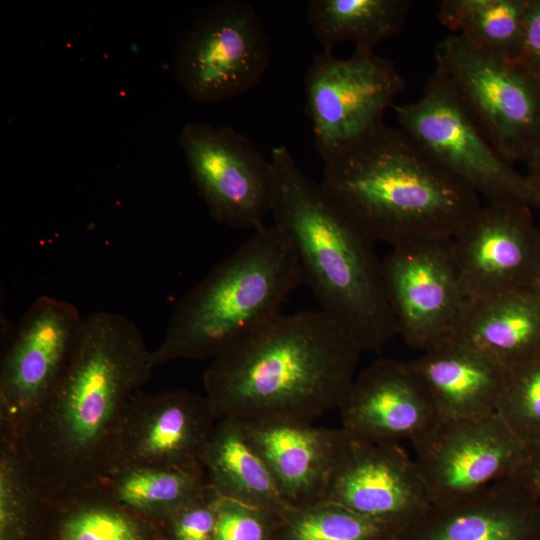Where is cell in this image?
Instances as JSON below:
<instances>
[{
    "instance_id": "6da1fadb",
    "label": "cell",
    "mask_w": 540,
    "mask_h": 540,
    "mask_svg": "<svg viewBox=\"0 0 540 540\" xmlns=\"http://www.w3.org/2000/svg\"><path fill=\"white\" fill-rule=\"evenodd\" d=\"M153 369L136 323L112 311L84 317L63 375L16 443L47 500L95 487L110 474L127 404Z\"/></svg>"
},
{
    "instance_id": "7a4b0ae2",
    "label": "cell",
    "mask_w": 540,
    "mask_h": 540,
    "mask_svg": "<svg viewBox=\"0 0 540 540\" xmlns=\"http://www.w3.org/2000/svg\"><path fill=\"white\" fill-rule=\"evenodd\" d=\"M361 352L319 309L281 313L211 359L205 395L218 418L311 423L339 408Z\"/></svg>"
},
{
    "instance_id": "3957f363",
    "label": "cell",
    "mask_w": 540,
    "mask_h": 540,
    "mask_svg": "<svg viewBox=\"0 0 540 540\" xmlns=\"http://www.w3.org/2000/svg\"><path fill=\"white\" fill-rule=\"evenodd\" d=\"M270 214L289 239L302 283L319 310L362 351L398 335L375 242L338 207L321 182L307 176L285 146L274 147Z\"/></svg>"
},
{
    "instance_id": "277c9868",
    "label": "cell",
    "mask_w": 540,
    "mask_h": 540,
    "mask_svg": "<svg viewBox=\"0 0 540 540\" xmlns=\"http://www.w3.org/2000/svg\"><path fill=\"white\" fill-rule=\"evenodd\" d=\"M321 184L372 241L452 239L481 198L384 123L324 161Z\"/></svg>"
},
{
    "instance_id": "5b68a950",
    "label": "cell",
    "mask_w": 540,
    "mask_h": 540,
    "mask_svg": "<svg viewBox=\"0 0 540 540\" xmlns=\"http://www.w3.org/2000/svg\"><path fill=\"white\" fill-rule=\"evenodd\" d=\"M302 283L287 236L263 225L176 303L164 338L151 350L154 368L176 360L213 359L281 314Z\"/></svg>"
},
{
    "instance_id": "8992f818",
    "label": "cell",
    "mask_w": 540,
    "mask_h": 540,
    "mask_svg": "<svg viewBox=\"0 0 540 540\" xmlns=\"http://www.w3.org/2000/svg\"><path fill=\"white\" fill-rule=\"evenodd\" d=\"M392 109L401 130L487 203L540 210V197L528 176L489 142L441 69H434L417 100Z\"/></svg>"
},
{
    "instance_id": "52a82bcc",
    "label": "cell",
    "mask_w": 540,
    "mask_h": 540,
    "mask_svg": "<svg viewBox=\"0 0 540 540\" xmlns=\"http://www.w3.org/2000/svg\"><path fill=\"white\" fill-rule=\"evenodd\" d=\"M436 67L481 131L508 162L540 153V80L524 66L479 49L460 35L439 42Z\"/></svg>"
},
{
    "instance_id": "ba28073f",
    "label": "cell",
    "mask_w": 540,
    "mask_h": 540,
    "mask_svg": "<svg viewBox=\"0 0 540 540\" xmlns=\"http://www.w3.org/2000/svg\"><path fill=\"white\" fill-rule=\"evenodd\" d=\"M270 59V38L255 9L225 0L201 15L184 36L174 74L193 101L212 103L256 87Z\"/></svg>"
},
{
    "instance_id": "9c48e42d",
    "label": "cell",
    "mask_w": 540,
    "mask_h": 540,
    "mask_svg": "<svg viewBox=\"0 0 540 540\" xmlns=\"http://www.w3.org/2000/svg\"><path fill=\"white\" fill-rule=\"evenodd\" d=\"M394 63L375 52L338 58L318 53L305 76L306 111L314 141L327 160L383 124V116L404 89Z\"/></svg>"
},
{
    "instance_id": "30bf717a",
    "label": "cell",
    "mask_w": 540,
    "mask_h": 540,
    "mask_svg": "<svg viewBox=\"0 0 540 540\" xmlns=\"http://www.w3.org/2000/svg\"><path fill=\"white\" fill-rule=\"evenodd\" d=\"M84 317L73 304L38 297L2 351L0 437L15 443L63 375Z\"/></svg>"
},
{
    "instance_id": "8fae6325",
    "label": "cell",
    "mask_w": 540,
    "mask_h": 540,
    "mask_svg": "<svg viewBox=\"0 0 540 540\" xmlns=\"http://www.w3.org/2000/svg\"><path fill=\"white\" fill-rule=\"evenodd\" d=\"M192 181L211 217L253 230L270 213L272 164L243 134L230 127L186 124L179 135Z\"/></svg>"
},
{
    "instance_id": "7c38bea8",
    "label": "cell",
    "mask_w": 540,
    "mask_h": 540,
    "mask_svg": "<svg viewBox=\"0 0 540 540\" xmlns=\"http://www.w3.org/2000/svg\"><path fill=\"white\" fill-rule=\"evenodd\" d=\"M431 505L471 496L515 478L527 446L497 414L475 420H442L412 444Z\"/></svg>"
},
{
    "instance_id": "4fadbf2b",
    "label": "cell",
    "mask_w": 540,
    "mask_h": 540,
    "mask_svg": "<svg viewBox=\"0 0 540 540\" xmlns=\"http://www.w3.org/2000/svg\"><path fill=\"white\" fill-rule=\"evenodd\" d=\"M389 305L398 335L425 351L455 329L467 303L452 239H420L392 247L383 259Z\"/></svg>"
},
{
    "instance_id": "5bb4252c",
    "label": "cell",
    "mask_w": 540,
    "mask_h": 540,
    "mask_svg": "<svg viewBox=\"0 0 540 540\" xmlns=\"http://www.w3.org/2000/svg\"><path fill=\"white\" fill-rule=\"evenodd\" d=\"M531 207L487 203L452 238L467 301L540 285V228Z\"/></svg>"
},
{
    "instance_id": "9a60e30c",
    "label": "cell",
    "mask_w": 540,
    "mask_h": 540,
    "mask_svg": "<svg viewBox=\"0 0 540 540\" xmlns=\"http://www.w3.org/2000/svg\"><path fill=\"white\" fill-rule=\"evenodd\" d=\"M324 500L400 531L431 506L416 462L400 444L362 440L343 429Z\"/></svg>"
},
{
    "instance_id": "2e32d148",
    "label": "cell",
    "mask_w": 540,
    "mask_h": 540,
    "mask_svg": "<svg viewBox=\"0 0 540 540\" xmlns=\"http://www.w3.org/2000/svg\"><path fill=\"white\" fill-rule=\"evenodd\" d=\"M218 419L205 394L141 389L123 414L112 471L123 466L202 469L201 455Z\"/></svg>"
},
{
    "instance_id": "e0dca14e",
    "label": "cell",
    "mask_w": 540,
    "mask_h": 540,
    "mask_svg": "<svg viewBox=\"0 0 540 540\" xmlns=\"http://www.w3.org/2000/svg\"><path fill=\"white\" fill-rule=\"evenodd\" d=\"M342 429L377 443L412 444L440 420L410 361L380 359L353 380L339 406Z\"/></svg>"
},
{
    "instance_id": "ac0fdd59",
    "label": "cell",
    "mask_w": 540,
    "mask_h": 540,
    "mask_svg": "<svg viewBox=\"0 0 540 540\" xmlns=\"http://www.w3.org/2000/svg\"><path fill=\"white\" fill-rule=\"evenodd\" d=\"M394 540H540V500L518 480L431 505Z\"/></svg>"
},
{
    "instance_id": "d6986e66",
    "label": "cell",
    "mask_w": 540,
    "mask_h": 540,
    "mask_svg": "<svg viewBox=\"0 0 540 540\" xmlns=\"http://www.w3.org/2000/svg\"><path fill=\"white\" fill-rule=\"evenodd\" d=\"M240 422L288 508L324 500L342 428L283 420Z\"/></svg>"
},
{
    "instance_id": "ffe728a7",
    "label": "cell",
    "mask_w": 540,
    "mask_h": 540,
    "mask_svg": "<svg viewBox=\"0 0 540 540\" xmlns=\"http://www.w3.org/2000/svg\"><path fill=\"white\" fill-rule=\"evenodd\" d=\"M442 420L496 413L507 369L474 348L446 338L410 361Z\"/></svg>"
},
{
    "instance_id": "44dd1931",
    "label": "cell",
    "mask_w": 540,
    "mask_h": 540,
    "mask_svg": "<svg viewBox=\"0 0 540 540\" xmlns=\"http://www.w3.org/2000/svg\"><path fill=\"white\" fill-rule=\"evenodd\" d=\"M448 338L506 369L540 352V285L467 301Z\"/></svg>"
},
{
    "instance_id": "7402d4cb",
    "label": "cell",
    "mask_w": 540,
    "mask_h": 540,
    "mask_svg": "<svg viewBox=\"0 0 540 540\" xmlns=\"http://www.w3.org/2000/svg\"><path fill=\"white\" fill-rule=\"evenodd\" d=\"M209 486L224 499L282 515L287 509L261 456L234 418H219L201 455Z\"/></svg>"
},
{
    "instance_id": "603a6c76",
    "label": "cell",
    "mask_w": 540,
    "mask_h": 540,
    "mask_svg": "<svg viewBox=\"0 0 540 540\" xmlns=\"http://www.w3.org/2000/svg\"><path fill=\"white\" fill-rule=\"evenodd\" d=\"M99 485L128 511L162 523L209 487L202 469L160 466L119 467Z\"/></svg>"
},
{
    "instance_id": "cb8c5ba5",
    "label": "cell",
    "mask_w": 540,
    "mask_h": 540,
    "mask_svg": "<svg viewBox=\"0 0 540 540\" xmlns=\"http://www.w3.org/2000/svg\"><path fill=\"white\" fill-rule=\"evenodd\" d=\"M409 9L408 0H311L306 15L324 50L350 41L355 51L374 52L378 43L402 30Z\"/></svg>"
},
{
    "instance_id": "d4e9b609",
    "label": "cell",
    "mask_w": 540,
    "mask_h": 540,
    "mask_svg": "<svg viewBox=\"0 0 540 540\" xmlns=\"http://www.w3.org/2000/svg\"><path fill=\"white\" fill-rule=\"evenodd\" d=\"M529 0H443L439 22L473 46L516 61Z\"/></svg>"
},
{
    "instance_id": "484cf974",
    "label": "cell",
    "mask_w": 540,
    "mask_h": 540,
    "mask_svg": "<svg viewBox=\"0 0 540 540\" xmlns=\"http://www.w3.org/2000/svg\"><path fill=\"white\" fill-rule=\"evenodd\" d=\"M55 540H149L148 521L128 511L97 485L51 502Z\"/></svg>"
},
{
    "instance_id": "4316f807",
    "label": "cell",
    "mask_w": 540,
    "mask_h": 540,
    "mask_svg": "<svg viewBox=\"0 0 540 540\" xmlns=\"http://www.w3.org/2000/svg\"><path fill=\"white\" fill-rule=\"evenodd\" d=\"M399 529L373 521L327 500L288 508L275 540H394Z\"/></svg>"
},
{
    "instance_id": "83f0119b",
    "label": "cell",
    "mask_w": 540,
    "mask_h": 540,
    "mask_svg": "<svg viewBox=\"0 0 540 540\" xmlns=\"http://www.w3.org/2000/svg\"><path fill=\"white\" fill-rule=\"evenodd\" d=\"M50 504L32 480L16 443L0 437L1 540H26Z\"/></svg>"
},
{
    "instance_id": "f1b7e54d",
    "label": "cell",
    "mask_w": 540,
    "mask_h": 540,
    "mask_svg": "<svg viewBox=\"0 0 540 540\" xmlns=\"http://www.w3.org/2000/svg\"><path fill=\"white\" fill-rule=\"evenodd\" d=\"M496 413L526 446L540 443V352L507 369Z\"/></svg>"
},
{
    "instance_id": "f546056e",
    "label": "cell",
    "mask_w": 540,
    "mask_h": 540,
    "mask_svg": "<svg viewBox=\"0 0 540 540\" xmlns=\"http://www.w3.org/2000/svg\"><path fill=\"white\" fill-rule=\"evenodd\" d=\"M280 515L220 497L215 540H275Z\"/></svg>"
},
{
    "instance_id": "4dcf8cb0",
    "label": "cell",
    "mask_w": 540,
    "mask_h": 540,
    "mask_svg": "<svg viewBox=\"0 0 540 540\" xmlns=\"http://www.w3.org/2000/svg\"><path fill=\"white\" fill-rule=\"evenodd\" d=\"M220 496L209 486L199 497L164 521L168 540H215Z\"/></svg>"
},
{
    "instance_id": "1f68e13d",
    "label": "cell",
    "mask_w": 540,
    "mask_h": 540,
    "mask_svg": "<svg viewBox=\"0 0 540 540\" xmlns=\"http://www.w3.org/2000/svg\"><path fill=\"white\" fill-rule=\"evenodd\" d=\"M518 62L540 80V0H529L526 9Z\"/></svg>"
},
{
    "instance_id": "d6a6232c",
    "label": "cell",
    "mask_w": 540,
    "mask_h": 540,
    "mask_svg": "<svg viewBox=\"0 0 540 540\" xmlns=\"http://www.w3.org/2000/svg\"><path fill=\"white\" fill-rule=\"evenodd\" d=\"M515 479L540 500V443L527 446L525 459Z\"/></svg>"
},
{
    "instance_id": "836d02e7",
    "label": "cell",
    "mask_w": 540,
    "mask_h": 540,
    "mask_svg": "<svg viewBox=\"0 0 540 540\" xmlns=\"http://www.w3.org/2000/svg\"><path fill=\"white\" fill-rule=\"evenodd\" d=\"M526 165L528 170L526 175L540 197V153L527 162Z\"/></svg>"
},
{
    "instance_id": "e575fe53",
    "label": "cell",
    "mask_w": 540,
    "mask_h": 540,
    "mask_svg": "<svg viewBox=\"0 0 540 540\" xmlns=\"http://www.w3.org/2000/svg\"><path fill=\"white\" fill-rule=\"evenodd\" d=\"M539 228H540V225H539Z\"/></svg>"
}]
</instances>
